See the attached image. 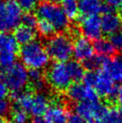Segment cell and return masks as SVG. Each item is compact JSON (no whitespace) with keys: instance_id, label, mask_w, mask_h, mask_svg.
Here are the masks:
<instances>
[{"instance_id":"b9f144b4","label":"cell","mask_w":122,"mask_h":123,"mask_svg":"<svg viewBox=\"0 0 122 123\" xmlns=\"http://www.w3.org/2000/svg\"><path fill=\"white\" fill-rule=\"evenodd\" d=\"M99 1H102V0H99Z\"/></svg>"},{"instance_id":"8992f818","label":"cell","mask_w":122,"mask_h":123,"mask_svg":"<svg viewBox=\"0 0 122 123\" xmlns=\"http://www.w3.org/2000/svg\"><path fill=\"white\" fill-rule=\"evenodd\" d=\"M46 81L57 92H65L72 85V78L68 72L67 62H55L49 67Z\"/></svg>"},{"instance_id":"9a60e30c","label":"cell","mask_w":122,"mask_h":123,"mask_svg":"<svg viewBox=\"0 0 122 123\" xmlns=\"http://www.w3.org/2000/svg\"><path fill=\"white\" fill-rule=\"evenodd\" d=\"M102 71L114 82L122 83V58H106L102 66Z\"/></svg>"},{"instance_id":"603a6c76","label":"cell","mask_w":122,"mask_h":123,"mask_svg":"<svg viewBox=\"0 0 122 123\" xmlns=\"http://www.w3.org/2000/svg\"><path fill=\"white\" fill-rule=\"evenodd\" d=\"M16 62V53L12 51L3 50L0 51V68H7Z\"/></svg>"},{"instance_id":"60d3db41","label":"cell","mask_w":122,"mask_h":123,"mask_svg":"<svg viewBox=\"0 0 122 123\" xmlns=\"http://www.w3.org/2000/svg\"><path fill=\"white\" fill-rule=\"evenodd\" d=\"M120 17H121V20H122V14H121V16H120Z\"/></svg>"},{"instance_id":"cb8c5ba5","label":"cell","mask_w":122,"mask_h":123,"mask_svg":"<svg viewBox=\"0 0 122 123\" xmlns=\"http://www.w3.org/2000/svg\"><path fill=\"white\" fill-rule=\"evenodd\" d=\"M10 114L14 123H29V113L24 110L15 106L14 109H12Z\"/></svg>"},{"instance_id":"d590c367","label":"cell","mask_w":122,"mask_h":123,"mask_svg":"<svg viewBox=\"0 0 122 123\" xmlns=\"http://www.w3.org/2000/svg\"><path fill=\"white\" fill-rule=\"evenodd\" d=\"M117 102L119 103V105L122 107V86L118 89V93H117Z\"/></svg>"},{"instance_id":"6da1fadb","label":"cell","mask_w":122,"mask_h":123,"mask_svg":"<svg viewBox=\"0 0 122 123\" xmlns=\"http://www.w3.org/2000/svg\"><path fill=\"white\" fill-rule=\"evenodd\" d=\"M19 54L22 64L26 68L41 70L45 68L49 62V57L45 46L41 41L35 40L22 46Z\"/></svg>"},{"instance_id":"ffe728a7","label":"cell","mask_w":122,"mask_h":123,"mask_svg":"<svg viewBox=\"0 0 122 123\" xmlns=\"http://www.w3.org/2000/svg\"><path fill=\"white\" fill-rule=\"evenodd\" d=\"M67 67L73 82L79 83V81L83 80L85 72L84 66L80 64V62L77 60H68L67 62Z\"/></svg>"},{"instance_id":"484cf974","label":"cell","mask_w":122,"mask_h":123,"mask_svg":"<svg viewBox=\"0 0 122 123\" xmlns=\"http://www.w3.org/2000/svg\"><path fill=\"white\" fill-rule=\"evenodd\" d=\"M22 10L30 13L39 6V0H15Z\"/></svg>"},{"instance_id":"7c38bea8","label":"cell","mask_w":122,"mask_h":123,"mask_svg":"<svg viewBox=\"0 0 122 123\" xmlns=\"http://www.w3.org/2000/svg\"><path fill=\"white\" fill-rule=\"evenodd\" d=\"M93 44L85 37H78L73 43V56L75 60L85 62L93 56Z\"/></svg>"},{"instance_id":"e575fe53","label":"cell","mask_w":122,"mask_h":123,"mask_svg":"<svg viewBox=\"0 0 122 123\" xmlns=\"http://www.w3.org/2000/svg\"><path fill=\"white\" fill-rule=\"evenodd\" d=\"M6 35L4 32H0V51L3 49L4 45H5V41H6Z\"/></svg>"},{"instance_id":"836d02e7","label":"cell","mask_w":122,"mask_h":123,"mask_svg":"<svg viewBox=\"0 0 122 123\" xmlns=\"http://www.w3.org/2000/svg\"><path fill=\"white\" fill-rule=\"evenodd\" d=\"M29 123H47V122H46V120H45L44 117L36 116V117H33Z\"/></svg>"},{"instance_id":"3957f363","label":"cell","mask_w":122,"mask_h":123,"mask_svg":"<svg viewBox=\"0 0 122 123\" xmlns=\"http://www.w3.org/2000/svg\"><path fill=\"white\" fill-rule=\"evenodd\" d=\"M73 43L67 34L58 33L49 38L45 48L49 58L56 62H67L73 56Z\"/></svg>"},{"instance_id":"4316f807","label":"cell","mask_w":122,"mask_h":123,"mask_svg":"<svg viewBox=\"0 0 122 123\" xmlns=\"http://www.w3.org/2000/svg\"><path fill=\"white\" fill-rule=\"evenodd\" d=\"M98 73L95 71H87L83 77V84L85 86L93 88L97 82Z\"/></svg>"},{"instance_id":"8fae6325","label":"cell","mask_w":122,"mask_h":123,"mask_svg":"<svg viewBox=\"0 0 122 123\" xmlns=\"http://www.w3.org/2000/svg\"><path fill=\"white\" fill-rule=\"evenodd\" d=\"M94 88L98 95L101 97L110 100V102H112V100L117 99L119 88L115 86L114 81L102 70L98 73V78Z\"/></svg>"},{"instance_id":"d6a6232c","label":"cell","mask_w":122,"mask_h":123,"mask_svg":"<svg viewBox=\"0 0 122 123\" xmlns=\"http://www.w3.org/2000/svg\"><path fill=\"white\" fill-rule=\"evenodd\" d=\"M7 94H8V88L2 81V79H0V98H6Z\"/></svg>"},{"instance_id":"9c48e42d","label":"cell","mask_w":122,"mask_h":123,"mask_svg":"<svg viewBox=\"0 0 122 123\" xmlns=\"http://www.w3.org/2000/svg\"><path fill=\"white\" fill-rule=\"evenodd\" d=\"M80 31L84 37L97 41L101 39L102 34L101 18L98 15H90V16H82L80 18Z\"/></svg>"},{"instance_id":"5b68a950","label":"cell","mask_w":122,"mask_h":123,"mask_svg":"<svg viewBox=\"0 0 122 123\" xmlns=\"http://www.w3.org/2000/svg\"><path fill=\"white\" fill-rule=\"evenodd\" d=\"M23 10L15 0H0V31L15 30L22 23Z\"/></svg>"},{"instance_id":"d4e9b609","label":"cell","mask_w":122,"mask_h":123,"mask_svg":"<svg viewBox=\"0 0 122 123\" xmlns=\"http://www.w3.org/2000/svg\"><path fill=\"white\" fill-rule=\"evenodd\" d=\"M36 29H37L38 32L43 37H51L56 31L50 24H49L48 22L44 20H41V19H38Z\"/></svg>"},{"instance_id":"74e56055","label":"cell","mask_w":122,"mask_h":123,"mask_svg":"<svg viewBox=\"0 0 122 123\" xmlns=\"http://www.w3.org/2000/svg\"><path fill=\"white\" fill-rule=\"evenodd\" d=\"M90 123H107L105 120H93Z\"/></svg>"},{"instance_id":"83f0119b","label":"cell","mask_w":122,"mask_h":123,"mask_svg":"<svg viewBox=\"0 0 122 123\" xmlns=\"http://www.w3.org/2000/svg\"><path fill=\"white\" fill-rule=\"evenodd\" d=\"M12 111V105L10 102L6 98H0V118L7 116Z\"/></svg>"},{"instance_id":"52a82bcc","label":"cell","mask_w":122,"mask_h":123,"mask_svg":"<svg viewBox=\"0 0 122 123\" xmlns=\"http://www.w3.org/2000/svg\"><path fill=\"white\" fill-rule=\"evenodd\" d=\"M108 106L100 102H81L75 105V111L90 122L93 120H104L109 112Z\"/></svg>"},{"instance_id":"d6986e66","label":"cell","mask_w":122,"mask_h":123,"mask_svg":"<svg viewBox=\"0 0 122 123\" xmlns=\"http://www.w3.org/2000/svg\"><path fill=\"white\" fill-rule=\"evenodd\" d=\"M93 49L96 53L102 58H109L115 54L116 49L112 45L110 41L105 40V39H99L94 41L93 43Z\"/></svg>"},{"instance_id":"8d00e7d4","label":"cell","mask_w":122,"mask_h":123,"mask_svg":"<svg viewBox=\"0 0 122 123\" xmlns=\"http://www.w3.org/2000/svg\"><path fill=\"white\" fill-rule=\"evenodd\" d=\"M119 118H120V120H121V123H122V107L119 108Z\"/></svg>"},{"instance_id":"5bb4252c","label":"cell","mask_w":122,"mask_h":123,"mask_svg":"<svg viewBox=\"0 0 122 123\" xmlns=\"http://www.w3.org/2000/svg\"><path fill=\"white\" fill-rule=\"evenodd\" d=\"M68 114L60 102L54 101L44 114L47 123H67Z\"/></svg>"},{"instance_id":"277c9868","label":"cell","mask_w":122,"mask_h":123,"mask_svg":"<svg viewBox=\"0 0 122 123\" xmlns=\"http://www.w3.org/2000/svg\"><path fill=\"white\" fill-rule=\"evenodd\" d=\"M1 79L12 93L21 92L29 85V72L22 63L15 62L9 68L2 69Z\"/></svg>"},{"instance_id":"7a4b0ae2","label":"cell","mask_w":122,"mask_h":123,"mask_svg":"<svg viewBox=\"0 0 122 123\" xmlns=\"http://www.w3.org/2000/svg\"><path fill=\"white\" fill-rule=\"evenodd\" d=\"M36 16L50 24L56 31H64L69 26V19L57 3L45 1L40 4L36 8Z\"/></svg>"},{"instance_id":"44dd1931","label":"cell","mask_w":122,"mask_h":123,"mask_svg":"<svg viewBox=\"0 0 122 123\" xmlns=\"http://www.w3.org/2000/svg\"><path fill=\"white\" fill-rule=\"evenodd\" d=\"M61 8L68 19H75L79 14L78 0H61Z\"/></svg>"},{"instance_id":"4dcf8cb0","label":"cell","mask_w":122,"mask_h":123,"mask_svg":"<svg viewBox=\"0 0 122 123\" xmlns=\"http://www.w3.org/2000/svg\"><path fill=\"white\" fill-rule=\"evenodd\" d=\"M67 123H88L87 120H85L83 117L78 115L77 113H71L68 115Z\"/></svg>"},{"instance_id":"7402d4cb","label":"cell","mask_w":122,"mask_h":123,"mask_svg":"<svg viewBox=\"0 0 122 123\" xmlns=\"http://www.w3.org/2000/svg\"><path fill=\"white\" fill-rule=\"evenodd\" d=\"M105 59V58H102L99 55H93L89 59L84 62V68H85L88 71H96L102 68Z\"/></svg>"},{"instance_id":"30bf717a","label":"cell","mask_w":122,"mask_h":123,"mask_svg":"<svg viewBox=\"0 0 122 123\" xmlns=\"http://www.w3.org/2000/svg\"><path fill=\"white\" fill-rule=\"evenodd\" d=\"M114 9L110 8L108 6H103L102 10V16L101 18V24H102V33L107 35L114 34L119 31L122 26L121 17L118 14L114 12Z\"/></svg>"},{"instance_id":"1f68e13d","label":"cell","mask_w":122,"mask_h":123,"mask_svg":"<svg viewBox=\"0 0 122 123\" xmlns=\"http://www.w3.org/2000/svg\"><path fill=\"white\" fill-rule=\"evenodd\" d=\"M107 6L112 9L119 8L122 6V0H106Z\"/></svg>"},{"instance_id":"f546056e","label":"cell","mask_w":122,"mask_h":123,"mask_svg":"<svg viewBox=\"0 0 122 123\" xmlns=\"http://www.w3.org/2000/svg\"><path fill=\"white\" fill-rule=\"evenodd\" d=\"M110 41L116 49H122V31H118L112 34Z\"/></svg>"},{"instance_id":"4fadbf2b","label":"cell","mask_w":122,"mask_h":123,"mask_svg":"<svg viewBox=\"0 0 122 123\" xmlns=\"http://www.w3.org/2000/svg\"><path fill=\"white\" fill-rule=\"evenodd\" d=\"M50 105L49 97L45 92H35L32 94L28 113L33 117L42 116Z\"/></svg>"},{"instance_id":"e0dca14e","label":"cell","mask_w":122,"mask_h":123,"mask_svg":"<svg viewBox=\"0 0 122 123\" xmlns=\"http://www.w3.org/2000/svg\"><path fill=\"white\" fill-rule=\"evenodd\" d=\"M78 5L82 16L97 15L103 10V6L99 0H78Z\"/></svg>"},{"instance_id":"2e32d148","label":"cell","mask_w":122,"mask_h":123,"mask_svg":"<svg viewBox=\"0 0 122 123\" xmlns=\"http://www.w3.org/2000/svg\"><path fill=\"white\" fill-rule=\"evenodd\" d=\"M35 36H36L35 28L29 27L24 24H20L14 30V38L18 45L21 44L22 46H24L25 44L30 43L32 41H34Z\"/></svg>"},{"instance_id":"ab89813d","label":"cell","mask_w":122,"mask_h":123,"mask_svg":"<svg viewBox=\"0 0 122 123\" xmlns=\"http://www.w3.org/2000/svg\"><path fill=\"white\" fill-rule=\"evenodd\" d=\"M5 120H4V119H1V118H0V123H4L5 122Z\"/></svg>"},{"instance_id":"f35d334b","label":"cell","mask_w":122,"mask_h":123,"mask_svg":"<svg viewBox=\"0 0 122 123\" xmlns=\"http://www.w3.org/2000/svg\"><path fill=\"white\" fill-rule=\"evenodd\" d=\"M47 2H51V3H57L58 1H61V0H46Z\"/></svg>"},{"instance_id":"f1b7e54d","label":"cell","mask_w":122,"mask_h":123,"mask_svg":"<svg viewBox=\"0 0 122 123\" xmlns=\"http://www.w3.org/2000/svg\"><path fill=\"white\" fill-rule=\"evenodd\" d=\"M38 19L37 16L33 14H30V13H27L26 14L23 15V19H22V24H24L26 26L31 28H35L37 26Z\"/></svg>"},{"instance_id":"ac0fdd59","label":"cell","mask_w":122,"mask_h":123,"mask_svg":"<svg viewBox=\"0 0 122 123\" xmlns=\"http://www.w3.org/2000/svg\"><path fill=\"white\" fill-rule=\"evenodd\" d=\"M47 81L41 70L30 69L29 71V85L32 92H44L47 88Z\"/></svg>"},{"instance_id":"ba28073f","label":"cell","mask_w":122,"mask_h":123,"mask_svg":"<svg viewBox=\"0 0 122 123\" xmlns=\"http://www.w3.org/2000/svg\"><path fill=\"white\" fill-rule=\"evenodd\" d=\"M67 96L70 101L75 103L81 102H99V95L95 89L88 87L81 83H75L67 90Z\"/></svg>"}]
</instances>
